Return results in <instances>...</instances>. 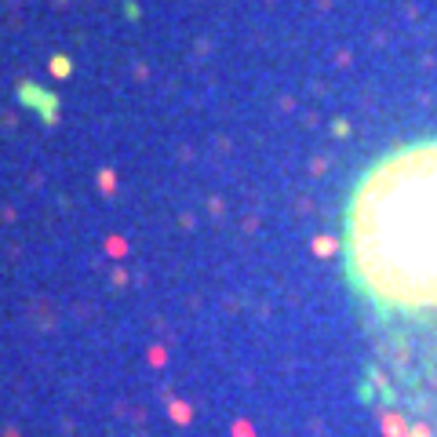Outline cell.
<instances>
[{"label": "cell", "instance_id": "1", "mask_svg": "<svg viewBox=\"0 0 437 437\" xmlns=\"http://www.w3.org/2000/svg\"><path fill=\"white\" fill-rule=\"evenodd\" d=\"M346 270L375 343L390 427L437 437V139L379 157L346 204Z\"/></svg>", "mask_w": 437, "mask_h": 437}, {"label": "cell", "instance_id": "2", "mask_svg": "<svg viewBox=\"0 0 437 437\" xmlns=\"http://www.w3.org/2000/svg\"><path fill=\"white\" fill-rule=\"evenodd\" d=\"M19 98H22V102H30L48 124L59 117V114H55V109H59V98H55L51 91H40L37 84H22V88H19Z\"/></svg>", "mask_w": 437, "mask_h": 437}, {"label": "cell", "instance_id": "3", "mask_svg": "<svg viewBox=\"0 0 437 437\" xmlns=\"http://www.w3.org/2000/svg\"><path fill=\"white\" fill-rule=\"evenodd\" d=\"M51 69H55V77H66V73H69V62H66V59H55Z\"/></svg>", "mask_w": 437, "mask_h": 437}]
</instances>
